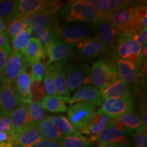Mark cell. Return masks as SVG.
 <instances>
[{"instance_id": "cell-1", "label": "cell", "mask_w": 147, "mask_h": 147, "mask_svg": "<svg viewBox=\"0 0 147 147\" xmlns=\"http://www.w3.org/2000/svg\"><path fill=\"white\" fill-rule=\"evenodd\" d=\"M62 14L67 22L98 24L104 17L87 1H72L62 8Z\"/></svg>"}, {"instance_id": "cell-2", "label": "cell", "mask_w": 147, "mask_h": 147, "mask_svg": "<svg viewBox=\"0 0 147 147\" xmlns=\"http://www.w3.org/2000/svg\"><path fill=\"white\" fill-rule=\"evenodd\" d=\"M126 128L116 119H112L110 123L97 136H91L89 140L92 144L97 142L110 147H123L129 142Z\"/></svg>"}, {"instance_id": "cell-3", "label": "cell", "mask_w": 147, "mask_h": 147, "mask_svg": "<svg viewBox=\"0 0 147 147\" xmlns=\"http://www.w3.org/2000/svg\"><path fill=\"white\" fill-rule=\"evenodd\" d=\"M91 83L97 89L107 87L119 78L117 60L112 58H103L92 65Z\"/></svg>"}, {"instance_id": "cell-4", "label": "cell", "mask_w": 147, "mask_h": 147, "mask_svg": "<svg viewBox=\"0 0 147 147\" xmlns=\"http://www.w3.org/2000/svg\"><path fill=\"white\" fill-rule=\"evenodd\" d=\"M114 51L117 59L128 61L141 68L144 59L142 55V46L134 41L129 34H120Z\"/></svg>"}, {"instance_id": "cell-5", "label": "cell", "mask_w": 147, "mask_h": 147, "mask_svg": "<svg viewBox=\"0 0 147 147\" xmlns=\"http://www.w3.org/2000/svg\"><path fill=\"white\" fill-rule=\"evenodd\" d=\"M61 7L59 1H51L49 7L43 10L24 18L27 28L32 29L35 27L42 28H57V11Z\"/></svg>"}, {"instance_id": "cell-6", "label": "cell", "mask_w": 147, "mask_h": 147, "mask_svg": "<svg viewBox=\"0 0 147 147\" xmlns=\"http://www.w3.org/2000/svg\"><path fill=\"white\" fill-rule=\"evenodd\" d=\"M95 113V106L88 102H80L73 104L67 110L69 122L80 131L87 126Z\"/></svg>"}, {"instance_id": "cell-7", "label": "cell", "mask_w": 147, "mask_h": 147, "mask_svg": "<svg viewBox=\"0 0 147 147\" xmlns=\"http://www.w3.org/2000/svg\"><path fill=\"white\" fill-rule=\"evenodd\" d=\"M65 74L69 91L74 92L84 84L91 83V68L88 64L69 65Z\"/></svg>"}, {"instance_id": "cell-8", "label": "cell", "mask_w": 147, "mask_h": 147, "mask_svg": "<svg viewBox=\"0 0 147 147\" xmlns=\"http://www.w3.org/2000/svg\"><path fill=\"white\" fill-rule=\"evenodd\" d=\"M134 108V102L131 97L109 98L103 102L102 108L99 112L115 119L129 112Z\"/></svg>"}, {"instance_id": "cell-9", "label": "cell", "mask_w": 147, "mask_h": 147, "mask_svg": "<svg viewBox=\"0 0 147 147\" xmlns=\"http://www.w3.org/2000/svg\"><path fill=\"white\" fill-rule=\"evenodd\" d=\"M20 101L13 82L1 83L0 86V116H10L19 105Z\"/></svg>"}, {"instance_id": "cell-10", "label": "cell", "mask_w": 147, "mask_h": 147, "mask_svg": "<svg viewBox=\"0 0 147 147\" xmlns=\"http://www.w3.org/2000/svg\"><path fill=\"white\" fill-rule=\"evenodd\" d=\"M44 48L46 55L48 57L47 66L53 63H57L67 59L73 52L72 46L66 43L59 38H56L54 41Z\"/></svg>"}, {"instance_id": "cell-11", "label": "cell", "mask_w": 147, "mask_h": 147, "mask_svg": "<svg viewBox=\"0 0 147 147\" xmlns=\"http://www.w3.org/2000/svg\"><path fill=\"white\" fill-rule=\"evenodd\" d=\"M78 55L88 60L95 59L106 52V48L97 36L87 37L76 45Z\"/></svg>"}, {"instance_id": "cell-12", "label": "cell", "mask_w": 147, "mask_h": 147, "mask_svg": "<svg viewBox=\"0 0 147 147\" xmlns=\"http://www.w3.org/2000/svg\"><path fill=\"white\" fill-rule=\"evenodd\" d=\"M28 65L23 53L19 51H13L5 66L1 83L13 82L18 75Z\"/></svg>"}, {"instance_id": "cell-13", "label": "cell", "mask_w": 147, "mask_h": 147, "mask_svg": "<svg viewBox=\"0 0 147 147\" xmlns=\"http://www.w3.org/2000/svg\"><path fill=\"white\" fill-rule=\"evenodd\" d=\"M98 24L97 37L104 45L106 51H114L121 33L105 18Z\"/></svg>"}, {"instance_id": "cell-14", "label": "cell", "mask_w": 147, "mask_h": 147, "mask_svg": "<svg viewBox=\"0 0 147 147\" xmlns=\"http://www.w3.org/2000/svg\"><path fill=\"white\" fill-rule=\"evenodd\" d=\"M27 67L18 75L13 81V84L20 102L30 104L32 99L31 89L34 80L31 72L27 71Z\"/></svg>"}, {"instance_id": "cell-15", "label": "cell", "mask_w": 147, "mask_h": 147, "mask_svg": "<svg viewBox=\"0 0 147 147\" xmlns=\"http://www.w3.org/2000/svg\"><path fill=\"white\" fill-rule=\"evenodd\" d=\"M50 1L43 0H19L16 1L12 18H26L49 7Z\"/></svg>"}, {"instance_id": "cell-16", "label": "cell", "mask_w": 147, "mask_h": 147, "mask_svg": "<svg viewBox=\"0 0 147 147\" xmlns=\"http://www.w3.org/2000/svg\"><path fill=\"white\" fill-rule=\"evenodd\" d=\"M89 31L88 27L84 25H71L64 27H59L57 29V36L61 38L64 42L72 46L77 45L82 40L87 38Z\"/></svg>"}, {"instance_id": "cell-17", "label": "cell", "mask_w": 147, "mask_h": 147, "mask_svg": "<svg viewBox=\"0 0 147 147\" xmlns=\"http://www.w3.org/2000/svg\"><path fill=\"white\" fill-rule=\"evenodd\" d=\"M42 139L38 125L32 123L14 136V147H32Z\"/></svg>"}, {"instance_id": "cell-18", "label": "cell", "mask_w": 147, "mask_h": 147, "mask_svg": "<svg viewBox=\"0 0 147 147\" xmlns=\"http://www.w3.org/2000/svg\"><path fill=\"white\" fill-rule=\"evenodd\" d=\"M12 129L14 136L34 123L29 112V104L20 103L11 114Z\"/></svg>"}, {"instance_id": "cell-19", "label": "cell", "mask_w": 147, "mask_h": 147, "mask_svg": "<svg viewBox=\"0 0 147 147\" xmlns=\"http://www.w3.org/2000/svg\"><path fill=\"white\" fill-rule=\"evenodd\" d=\"M80 102H88L94 106H101L104 102V99L98 89L91 86H85L80 88L72 97L69 98L68 104L72 105Z\"/></svg>"}, {"instance_id": "cell-20", "label": "cell", "mask_w": 147, "mask_h": 147, "mask_svg": "<svg viewBox=\"0 0 147 147\" xmlns=\"http://www.w3.org/2000/svg\"><path fill=\"white\" fill-rule=\"evenodd\" d=\"M117 67L119 77L125 83L137 84L140 81L141 68L134 63L124 59H117Z\"/></svg>"}, {"instance_id": "cell-21", "label": "cell", "mask_w": 147, "mask_h": 147, "mask_svg": "<svg viewBox=\"0 0 147 147\" xmlns=\"http://www.w3.org/2000/svg\"><path fill=\"white\" fill-rule=\"evenodd\" d=\"M100 93L104 100L117 97H131V90L129 86L121 79H117L113 83L101 89Z\"/></svg>"}, {"instance_id": "cell-22", "label": "cell", "mask_w": 147, "mask_h": 147, "mask_svg": "<svg viewBox=\"0 0 147 147\" xmlns=\"http://www.w3.org/2000/svg\"><path fill=\"white\" fill-rule=\"evenodd\" d=\"M22 53L29 65L46 57L45 48L41 42L35 38H31L27 47Z\"/></svg>"}, {"instance_id": "cell-23", "label": "cell", "mask_w": 147, "mask_h": 147, "mask_svg": "<svg viewBox=\"0 0 147 147\" xmlns=\"http://www.w3.org/2000/svg\"><path fill=\"white\" fill-rule=\"evenodd\" d=\"M112 118L97 111L93 115L87 126L80 131V134L87 135L97 136L110 123Z\"/></svg>"}, {"instance_id": "cell-24", "label": "cell", "mask_w": 147, "mask_h": 147, "mask_svg": "<svg viewBox=\"0 0 147 147\" xmlns=\"http://www.w3.org/2000/svg\"><path fill=\"white\" fill-rule=\"evenodd\" d=\"M52 69L53 81L57 95L59 96L69 97V91L63 64L60 63L52 64Z\"/></svg>"}, {"instance_id": "cell-25", "label": "cell", "mask_w": 147, "mask_h": 147, "mask_svg": "<svg viewBox=\"0 0 147 147\" xmlns=\"http://www.w3.org/2000/svg\"><path fill=\"white\" fill-rule=\"evenodd\" d=\"M69 100V97L48 95L40 104L44 110L53 113H61L67 111V104H68Z\"/></svg>"}, {"instance_id": "cell-26", "label": "cell", "mask_w": 147, "mask_h": 147, "mask_svg": "<svg viewBox=\"0 0 147 147\" xmlns=\"http://www.w3.org/2000/svg\"><path fill=\"white\" fill-rule=\"evenodd\" d=\"M53 124L63 136H82L80 132L74 127L65 116L57 115L50 117Z\"/></svg>"}, {"instance_id": "cell-27", "label": "cell", "mask_w": 147, "mask_h": 147, "mask_svg": "<svg viewBox=\"0 0 147 147\" xmlns=\"http://www.w3.org/2000/svg\"><path fill=\"white\" fill-rule=\"evenodd\" d=\"M38 126L41 132L42 138L60 142L63 136V134L59 131L57 128L53 124L50 117H46L45 120L38 124Z\"/></svg>"}, {"instance_id": "cell-28", "label": "cell", "mask_w": 147, "mask_h": 147, "mask_svg": "<svg viewBox=\"0 0 147 147\" xmlns=\"http://www.w3.org/2000/svg\"><path fill=\"white\" fill-rule=\"evenodd\" d=\"M59 27L57 28H42L40 27H35L32 29V32L33 36L36 37L35 38L39 40L45 47L58 38L57 32Z\"/></svg>"}, {"instance_id": "cell-29", "label": "cell", "mask_w": 147, "mask_h": 147, "mask_svg": "<svg viewBox=\"0 0 147 147\" xmlns=\"http://www.w3.org/2000/svg\"><path fill=\"white\" fill-rule=\"evenodd\" d=\"M115 119L126 128L127 132L136 131L138 129L142 126L140 117L132 111L121 115Z\"/></svg>"}, {"instance_id": "cell-30", "label": "cell", "mask_w": 147, "mask_h": 147, "mask_svg": "<svg viewBox=\"0 0 147 147\" xmlns=\"http://www.w3.org/2000/svg\"><path fill=\"white\" fill-rule=\"evenodd\" d=\"M61 147H89L92 144L89 138L63 136L60 140Z\"/></svg>"}, {"instance_id": "cell-31", "label": "cell", "mask_w": 147, "mask_h": 147, "mask_svg": "<svg viewBox=\"0 0 147 147\" xmlns=\"http://www.w3.org/2000/svg\"><path fill=\"white\" fill-rule=\"evenodd\" d=\"M12 18V17H11ZM9 23L7 25V34L11 40H13L18 34L27 28L24 18H13L8 19Z\"/></svg>"}, {"instance_id": "cell-32", "label": "cell", "mask_w": 147, "mask_h": 147, "mask_svg": "<svg viewBox=\"0 0 147 147\" xmlns=\"http://www.w3.org/2000/svg\"><path fill=\"white\" fill-rule=\"evenodd\" d=\"M32 29L27 28L25 30L18 34L13 40H12L13 51L23 52L27 47L31 40V34Z\"/></svg>"}, {"instance_id": "cell-33", "label": "cell", "mask_w": 147, "mask_h": 147, "mask_svg": "<svg viewBox=\"0 0 147 147\" xmlns=\"http://www.w3.org/2000/svg\"><path fill=\"white\" fill-rule=\"evenodd\" d=\"M29 112L34 123L40 124L46 119L45 110L40 102H32L29 104Z\"/></svg>"}, {"instance_id": "cell-34", "label": "cell", "mask_w": 147, "mask_h": 147, "mask_svg": "<svg viewBox=\"0 0 147 147\" xmlns=\"http://www.w3.org/2000/svg\"><path fill=\"white\" fill-rule=\"evenodd\" d=\"M31 65V74L34 78V81L42 82L45 75V69L47 67V61L45 58L38 61L32 64Z\"/></svg>"}, {"instance_id": "cell-35", "label": "cell", "mask_w": 147, "mask_h": 147, "mask_svg": "<svg viewBox=\"0 0 147 147\" xmlns=\"http://www.w3.org/2000/svg\"><path fill=\"white\" fill-rule=\"evenodd\" d=\"M44 87L46 93L49 95H57L55 90L54 81H53V75L52 69V64L48 66L47 70L44 75Z\"/></svg>"}, {"instance_id": "cell-36", "label": "cell", "mask_w": 147, "mask_h": 147, "mask_svg": "<svg viewBox=\"0 0 147 147\" xmlns=\"http://www.w3.org/2000/svg\"><path fill=\"white\" fill-rule=\"evenodd\" d=\"M133 13L142 28H146L147 26V8L144 4L138 6H131Z\"/></svg>"}, {"instance_id": "cell-37", "label": "cell", "mask_w": 147, "mask_h": 147, "mask_svg": "<svg viewBox=\"0 0 147 147\" xmlns=\"http://www.w3.org/2000/svg\"><path fill=\"white\" fill-rule=\"evenodd\" d=\"M31 91L32 96V102H38L39 101H42L47 95L42 82H33Z\"/></svg>"}, {"instance_id": "cell-38", "label": "cell", "mask_w": 147, "mask_h": 147, "mask_svg": "<svg viewBox=\"0 0 147 147\" xmlns=\"http://www.w3.org/2000/svg\"><path fill=\"white\" fill-rule=\"evenodd\" d=\"M16 1L11 0H3L0 1V18H9L12 17Z\"/></svg>"}, {"instance_id": "cell-39", "label": "cell", "mask_w": 147, "mask_h": 147, "mask_svg": "<svg viewBox=\"0 0 147 147\" xmlns=\"http://www.w3.org/2000/svg\"><path fill=\"white\" fill-rule=\"evenodd\" d=\"M136 147H147V128L141 126L134 134Z\"/></svg>"}, {"instance_id": "cell-40", "label": "cell", "mask_w": 147, "mask_h": 147, "mask_svg": "<svg viewBox=\"0 0 147 147\" xmlns=\"http://www.w3.org/2000/svg\"><path fill=\"white\" fill-rule=\"evenodd\" d=\"M11 53H12V49L9 44L0 48V75L3 74L5 66L6 65Z\"/></svg>"}, {"instance_id": "cell-41", "label": "cell", "mask_w": 147, "mask_h": 147, "mask_svg": "<svg viewBox=\"0 0 147 147\" xmlns=\"http://www.w3.org/2000/svg\"><path fill=\"white\" fill-rule=\"evenodd\" d=\"M0 132L10 133L14 136L10 116H0Z\"/></svg>"}, {"instance_id": "cell-42", "label": "cell", "mask_w": 147, "mask_h": 147, "mask_svg": "<svg viewBox=\"0 0 147 147\" xmlns=\"http://www.w3.org/2000/svg\"><path fill=\"white\" fill-rule=\"evenodd\" d=\"M0 147H14V136L0 132Z\"/></svg>"}, {"instance_id": "cell-43", "label": "cell", "mask_w": 147, "mask_h": 147, "mask_svg": "<svg viewBox=\"0 0 147 147\" xmlns=\"http://www.w3.org/2000/svg\"><path fill=\"white\" fill-rule=\"evenodd\" d=\"M131 38L137 43L144 46L146 45L147 42V30L146 28H143L139 32L131 37Z\"/></svg>"}, {"instance_id": "cell-44", "label": "cell", "mask_w": 147, "mask_h": 147, "mask_svg": "<svg viewBox=\"0 0 147 147\" xmlns=\"http://www.w3.org/2000/svg\"><path fill=\"white\" fill-rule=\"evenodd\" d=\"M32 147H61V146L59 141L42 138Z\"/></svg>"}, {"instance_id": "cell-45", "label": "cell", "mask_w": 147, "mask_h": 147, "mask_svg": "<svg viewBox=\"0 0 147 147\" xmlns=\"http://www.w3.org/2000/svg\"><path fill=\"white\" fill-rule=\"evenodd\" d=\"M140 119L141 124L142 126L144 127H147V113H146V106H142L140 110Z\"/></svg>"}, {"instance_id": "cell-46", "label": "cell", "mask_w": 147, "mask_h": 147, "mask_svg": "<svg viewBox=\"0 0 147 147\" xmlns=\"http://www.w3.org/2000/svg\"><path fill=\"white\" fill-rule=\"evenodd\" d=\"M9 42H10V38L7 33L5 32L0 33V48L8 45Z\"/></svg>"}, {"instance_id": "cell-47", "label": "cell", "mask_w": 147, "mask_h": 147, "mask_svg": "<svg viewBox=\"0 0 147 147\" xmlns=\"http://www.w3.org/2000/svg\"><path fill=\"white\" fill-rule=\"evenodd\" d=\"M5 28H6V25H5L4 20L0 18V33L4 32Z\"/></svg>"}, {"instance_id": "cell-48", "label": "cell", "mask_w": 147, "mask_h": 147, "mask_svg": "<svg viewBox=\"0 0 147 147\" xmlns=\"http://www.w3.org/2000/svg\"><path fill=\"white\" fill-rule=\"evenodd\" d=\"M98 147H110V146H108L107 145H105V144H99Z\"/></svg>"}, {"instance_id": "cell-49", "label": "cell", "mask_w": 147, "mask_h": 147, "mask_svg": "<svg viewBox=\"0 0 147 147\" xmlns=\"http://www.w3.org/2000/svg\"><path fill=\"white\" fill-rule=\"evenodd\" d=\"M2 78H3L2 75H0V83H1V81H2Z\"/></svg>"}, {"instance_id": "cell-50", "label": "cell", "mask_w": 147, "mask_h": 147, "mask_svg": "<svg viewBox=\"0 0 147 147\" xmlns=\"http://www.w3.org/2000/svg\"><path fill=\"white\" fill-rule=\"evenodd\" d=\"M123 147H129V146H123Z\"/></svg>"}]
</instances>
